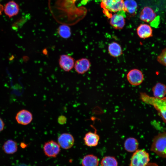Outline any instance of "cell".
<instances>
[{
	"label": "cell",
	"instance_id": "obj_1",
	"mask_svg": "<svg viewBox=\"0 0 166 166\" xmlns=\"http://www.w3.org/2000/svg\"><path fill=\"white\" fill-rule=\"evenodd\" d=\"M140 97L145 103L153 106L159 113L163 121L166 122V97L156 98L143 92L140 93Z\"/></svg>",
	"mask_w": 166,
	"mask_h": 166
},
{
	"label": "cell",
	"instance_id": "obj_2",
	"mask_svg": "<svg viewBox=\"0 0 166 166\" xmlns=\"http://www.w3.org/2000/svg\"><path fill=\"white\" fill-rule=\"evenodd\" d=\"M101 6L103 12L109 18L112 15V13H115L123 11L124 8V0H101Z\"/></svg>",
	"mask_w": 166,
	"mask_h": 166
},
{
	"label": "cell",
	"instance_id": "obj_3",
	"mask_svg": "<svg viewBox=\"0 0 166 166\" xmlns=\"http://www.w3.org/2000/svg\"><path fill=\"white\" fill-rule=\"evenodd\" d=\"M150 150L159 156L166 158V132L160 133L155 136Z\"/></svg>",
	"mask_w": 166,
	"mask_h": 166
},
{
	"label": "cell",
	"instance_id": "obj_4",
	"mask_svg": "<svg viewBox=\"0 0 166 166\" xmlns=\"http://www.w3.org/2000/svg\"><path fill=\"white\" fill-rule=\"evenodd\" d=\"M149 161L148 152L143 149H137L131 157L129 166H147Z\"/></svg>",
	"mask_w": 166,
	"mask_h": 166
},
{
	"label": "cell",
	"instance_id": "obj_5",
	"mask_svg": "<svg viewBox=\"0 0 166 166\" xmlns=\"http://www.w3.org/2000/svg\"><path fill=\"white\" fill-rule=\"evenodd\" d=\"M127 79L128 82L133 86H138L143 82L144 76L140 70L134 69L129 70L127 74Z\"/></svg>",
	"mask_w": 166,
	"mask_h": 166
},
{
	"label": "cell",
	"instance_id": "obj_6",
	"mask_svg": "<svg viewBox=\"0 0 166 166\" xmlns=\"http://www.w3.org/2000/svg\"><path fill=\"white\" fill-rule=\"evenodd\" d=\"M43 150L47 156L55 157L60 152V147L58 143L51 140L45 143L43 146Z\"/></svg>",
	"mask_w": 166,
	"mask_h": 166
},
{
	"label": "cell",
	"instance_id": "obj_7",
	"mask_svg": "<svg viewBox=\"0 0 166 166\" xmlns=\"http://www.w3.org/2000/svg\"><path fill=\"white\" fill-rule=\"evenodd\" d=\"M58 143L62 148L67 149L71 148L73 145L74 139L70 134L64 133L61 134L57 138Z\"/></svg>",
	"mask_w": 166,
	"mask_h": 166
},
{
	"label": "cell",
	"instance_id": "obj_8",
	"mask_svg": "<svg viewBox=\"0 0 166 166\" xmlns=\"http://www.w3.org/2000/svg\"><path fill=\"white\" fill-rule=\"evenodd\" d=\"M75 64L74 59L67 54L61 55L59 59L60 67L65 72H69L74 67Z\"/></svg>",
	"mask_w": 166,
	"mask_h": 166
},
{
	"label": "cell",
	"instance_id": "obj_9",
	"mask_svg": "<svg viewBox=\"0 0 166 166\" xmlns=\"http://www.w3.org/2000/svg\"><path fill=\"white\" fill-rule=\"evenodd\" d=\"M15 119L19 124L22 125H27L32 121L33 120V115L30 111L23 109L20 110L17 113Z\"/></svg>",
	"mask_w": 166,
	"mask_h": 166
},
{
	"label": "cell",
	"instance_id": "obj_10",
	"mask_svg": "<svg viewBox=\"0 0 166 166\" xmlns=\"http://www.w3.org/2000/svg\"><path fill=\"white\" fill-rule=\"evenodd\" d=\"M90 60L86 58L77 60L75 62L74 68L76 72L79 74H83L88 71L91 67Z\"/></svg>",
	"mask_w": 166,
	"mask_h": 166
},
{
	"label": "cell",
	"instance_id": "obj_11",
	"mask_svg": "<svg viewBox=\"0 0 166 166\" xmlns=\"http://www.w3.org/2000/svg\"><path fill=\"white\" fill-rule=\"evenodd\" d=\"M110 18V24L114 29L121 30L124 26L125 21L123 15L120 14L115 13L112 14Z\"/></svg>",
	"mask_w": 166,
	"mask_h": 166
},
{
	"label": "cell",
	"instance_id": "obj_12",
	"mask_svg": "<svg viewBox=\"0 0 166 166\" xmlns=\"http://www.w3.org/2000/svg\"><path fill=\"white\" fill-rule=\"evenodd\" d=\"M136 33L140 38L145 39L153 36V30L151 27L147 24H141L136 29Z\"/></svg>",
	"mask_w": 166,
	"mask_h": 166
},
{
	"label": "cell",
	"instance_id": "obj_13",
	"mask_svg": "<svg viewBox=\"0 0 166 166\" xmlns=\"http://www.w3.org/2000/svg\"><path fill=\"white\" fill-rule=\"evenodd\" d=\"M156 17V14L153 9L148 6H145L142 9L140 15V19L147 23L152 22Z\"/></svg>",
	"mask_w": 166,
	"mask_h": 166
},
{
	"label": "cell",
	"instance_id": "obj_14",
	"mask_svg": "<svg viewBox=\"0 0 166 166\" xmlns=\"http://www.w3.org/2000/svg\"><path fill=\"white\" fill-rule=\"evenodd\" d=\"M83 140L86 145L88 147H95L98 144L100 136L96 132H89L85 134Z\"/></svg>",
	"mask_w": 166,
	"mask_h": 166
},
{
	"label": "cell",
	"instance_id": "obj_15",
	"mask_svg": "<svg viewBox=\"0 0 166 166\" xmlns=\"http://www.w3.org/2000/svg\"><path fill=\"white\" fill-rule=\"evenodd\" d=\"M138 9V5L135 0H125L124 1L123 11L128 15H136Z\"/></svg>",
	"mask_w": 166,
	"mask_h": 166
},
{
	"label": "cell",
	"instance_id": "obj_16",
	"mask_svg": "<svg viewBox=\"0 0 166 166\" xmlns=\"http://www.w3.org/2000/svg\"><path fill=\"white\" fill-rule=\"evenodd\" d=\"M108 50L109 54L113 57H118L123 54L121 45L115 42H113L109 44Z\"/></svg>",
	"mask_w": 166,
	"mask_h": 166
},
{
	"label": "cell",
	"instance_id": "obj_17",
	"mask_svg": "<svg viewBox=\"0 0 166 166\" xmlns=\"http://www.w3.org/2000/svg\"><path fill=\"white\" fill-rule=\"evenodd\" d=\"M19 10L18 5L13 1L9 2L4 7L5 13L10 18L16 15L18 13Z\"/></svg>",
	"mask_w": 166,
	"mask_h": 166
},
{
	"label": "cell",
	"instance_id": "obj_18",
	"mask_svg": "<svg viewBox=\"0 0 166 166\" xmlns=\"http://www.w3.org/2000/svg\"><path fill=\"white\" fill-rule=\"evenodd\" d=\"M139 143L135 138L130 137L124 141V146L125 150L129 152H135L138 148Z\"/></svg>",
	"mask_w": 166,
	"mask_h": 166
},
{
	"label": "cell",
	"instance_id": "obj_19",
	"mask_svg": "<svg viewBox=\"0 0 166 166\" xmlns=\"http://www.w3.org/2000/svg\"><path fill=\"white\" fill-rule=\"evenodd\" d=\"M2 149L5 153L13 154L17 152L18 145L15 141L9 139L4 143L2 146Z\"/></svg>",
	"mask_w": 166,
	"mask_h": 166
},
{
	"label": "cell",
	"instance_id": "obj_20",
	"mask_svg": "<svg viewBox=\"0 0 166 166\" xmlns=\"http://www.w3.org/2000/svg\"><path fill=\"white\" fill-rule=\"evenodd\" d=\"M152 91L154 97L163 98L166 94V85L160 82L157 83L153 87Z\"/></svg>",
	"mask_w": 166,
	"mask_h": 166
},
{
	"label": "cell",
	"instance_id": "obj_21",
	"mask_svg": "<svg viewBox=\"0 0 166 166\" xmlns=\"http://www.w3.org/2000/svg\"><path fill=\"white\" fill-rule=\"evenodd\" d=\"M99 160L97 157L93 154L87 155L81 161L82 166H98Z\"/></svg>",
	"mask_w": 166,
	"mask_h": 166
},
{
	"label": "cell",
	"instance_id": "obj_22",
	"mask_svg": "<svg viewBox=\"0 0 166 166\" xmlns=\"http://www.w3.org/2000/svg\"><path fill=\"white\" fill-rule=\"evenodd\" d=\"M57 32L59 35L64 39L69 38L71 34L70 27L65 24L60 25L57 29Z\"/></svg>",
	"mask_w": 166,
	"mask_h": 166
},
{
	"label": "cell",
	"instance_id": "obj_23",
	"mask_svg": "<svg viewBox=\"0 0 166 166\" xmlns=\"http://www.w3.org/2000/svg\"><path fill=\"white\" fill-rule=\"evenodd\" d=\"M118 163L117 159L114 156H106L102 159L101 166H118Z\"/></svg>",
	"mask_w": 166,
	"mask_h": 166
},
{
	"label": "cell",
	"instance_id": "obj_24",
	"mask_svg": "<svg viewBox=\"0 0 166 166\" xmlns=\"http://www.w3.org/2000/svg\"><path fill=\"white\" fill-rule=\"evenodd\" d=\"M157 61L166 67V48L163 49L157 58Z\"/></svg>",
	"mask_w": 166,
	"mask_h": 166
},
{
	"label": "cell",
	"instance_id": "obj_25",
	"mask_svg": "<svg viewBox=\"0 0 166 166\" xmlns=\"http://www.w3.org/2000/svg\"><path fill=\"white\" fill-rule=\"evenodd\" d=\"M58 122L60 124H63L66 121V118L63 116H61L58 118Z\"/></svg>",
	"mask_w": 166,
	"mask_h": 166
},
{
	"label": "cell",
	"instance_id": "obj_26",
	"mask_svg": "<svg viewBox=\"0 0 166 166\" xmlns=\"http://www.w3.org/2000/svg\"><path fill=\"white\" fill-rule=\"evenodd\" d=\"M4 126V123L3 120L0 117V132L3 130Z\"/></svg>",
	"mask_w": 166,
	"mask_h": 166
},
{
	"label": "cell",
	"instance_id": "obj_27",
	"mask_svg": "<svg viewBox=\"0 0 166 166\" xmlns=\"http://www.w3.org/2000/svg\"><path fill=\"white\" fill-rule=\"evenodd\" d=\"M147 166H159L157 164L153 163H149Z\"/></svg>",
	"mask_w": 166,
	"mask_h": 166
},
{
	"label": "cell",
	"instance_id": "obj_28",
	"mask_svg": "<svg viewBox=\"0 0 166 166\" xmlns=\"http://www.w3.org/2000/svg\"><path fill=\"white\" fill-rule=\"evenodd\" d=\"M1 0H0V1ZM4 10V7L1 4L0 2V15L2 14V13Z\"/></svg>",
	"mask_w": 166,
	"mask_h": 166
},
{
	"label": "cell",
	"instance_id": "obj_29",
	"mask_svg": "<svg viewBox=\"0 0 166 166\" xmlns=\"http://www.w3.org/2000/svg\"><path fill=\"white\" fill-rule=\"evenodd\" d=\"M17 166H35L34 165H32L30 164H21L17 165Z\"/></svg>",
	"mask_w": 166,
	"mask_h": 166
}]
</instances>
